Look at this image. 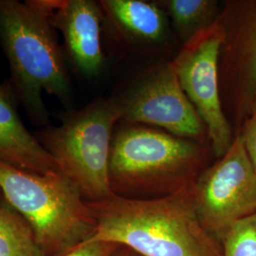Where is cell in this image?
I'll list each match as a JSON object with an SVG mask.
<instances>
[{
  "label": "cell",
  "mask_w": 256,
  "mask_h": 256,
  "mask_svg": "<svg viewBox=\"0 0 256 256\" xmlns=\"http://www.w3.org/2000/svg\"><path fill=\"white\" fill-rule=\"evenodd\" d=\"M194 186L156 198L115 194L101 202H88L95 226L86 242L116 244L140 256H222L221 244L198 218Z\"/></svg>",
  "instance_id": "obj_1"
},
{
  "label": "cell",
  "mask_w": 256,
  "mask_h": 256,
  "mask_svg": "<svg viewBox=\"0 0 256 256\" xmlns=\"http://www.w3.org/2000/svg\"><path fill=\"white\" fill-rule=\"evenodd\" d=\"M214 155L210 144L164 130L128 124L113 134L110 178L114 194L146 200L169 196L196 182Z\"/></svg>",
  "instance_id": "obj_2"
},
{
  "label": "cell",
  "mask_w": 256,
  "mask_h": 256,
  "mask_svg": "<svg viewBox=\"0 0 256 256\" xmlns=\"http://www.w3.org/2000/svg\"><path fill=\"white\" fill-rule=\"evenodd\" d=\"M54 0H0V40L12 86L36 124H48L42 92L68 100L70 81L52 22Z\"/></svg>",
  "instance_id": "obj_3"
},
{
  "label": "cell",
  "mask_w": 256,
  "mask_h": 256,
  "mask_svg": "<svg viewBox=\"0 0 256 256\" xmlns=\"http://www.w3.org/2000/svg\"><path fill=\"white\" fill-rule=\"evenodd\" d=\"M4 200L32 227L45 256H62L92 238L88 202L60 171L36 174L0 162Z\"/></svg>",
  "instance_id": "obj_4"
},
{
  "label": "cell",
  "mask_w": 256,
  "mask_h": 256,
  "mask_svg": "<svg viewBox=\"0 0 256 256\" xmlns=\"http://www.w3.org/2000/svg\"><path fill=\"white\" fill-rule=\"evenodd\" d=\"M119 120L118 101L99 100L66 115L61 126L36 134L59 171L86 202H101L115 194L110 183V158L113 130Z\"/></svg>",
  "instance_id": "obj_5"
},
{
  "label": "cell",
  "mask_w": 256,
  "mask_h": 256,
  "mask_svg": "<svg viewBox=\"0 0 256 256\" xmlns=\"http://www.w3.org/2000/svg\"><path fill=\"white\" fill-rule=\"evenodd\" d=\"M218 21L220 99L236 135L256 106V0L225 1Z\"/></svg>",
  "instance_id": "obj_6"
},
{
  "label": "cell",
  "mask_w": 256,
  "mask_h": 256,
  "mask_svg": "<svg viewBox=\"0 0 256 256\" xmlns=\"http://www.w3.org/2000/svg\"><path fill=\"white\" fill-rule=\"evenodd\" d=\"M194 189L202 227L220 243L234 224L256 214V171L239 135L196 178Z\"/></svg>",
  "instance_id": "obj_7"
},
{
  "label": "cell",
  "mask_w": 256,
  "mask_h": 256,
  "mask_svg": "<svg viewBox=\"0 0 256 256\" xmlns=\"http://www.w3.org/2000/svg\"><path fill=\"white\" fill-rule=\"evenodd\" d=\"M224 32L218 18L188 43L170 62L178 80L207 128L216 158L225 155L234 132L220 99L218 64Z\"/></svg>",
  "instance_id": "obj_8"
},
{
  "label": "cell",
  "mask_w": 256,
  "mask_h": 256,
  "mask_svg": "<svg viewBox=\"0 0 256 256\" xmlns=\"http://www.w3.org/2000/svg\"><path fill=\"white\" fill-rule=\"evenodd\" d=\"M118 104L120 120L126 124L151 126L176 137L210 144L207 128L170 62L153 68Z\"/></svg>",
  "instance_id": "obj_9"
},
{
  "label": "cell",
  "mask_w": 256,
  "mask_h": 256,
  "mask_svg": "<svg viewBox=\"0 0 256 256\" xmlns=\"http://www.w3.org/2000/svg\"><path fill=\"white\" fill-rule=\"evenodd\" d=\"M50 18L76 68L86 76L100 74L104 56L99 5L92 0H54Z\"/></svg>",
  "instance_id": "obj_10"
},
{
  "label": "cell",
  "mask_w": 256,
  "mask_h": 256,
  "mask_svg": "<svg viewBox=\"0 0 256 256\" xmlns=\"http://www.w3.org/2000/svg\"><path fill=\"white\" fill-rule=\"evenodd\" d=\"M10 82L0 84V162L36 174L59 171L54 158L19 117Z\"/></svg>",
  "instance_id": "obj_11"
},
{
  "label": "cell",
  "mask_w": 256,
  "mask_h": 256,
  "mask_svg": "<svg viewBox=\"0 0 256 256\" xmlns=\"http://www.w3.org/2000/svg\"><path fill=\"white\" fill-rule=\"evenodd\" d=\"M100 3L113 25L131 41L152 45L167 36L166 14L158 4L144 0H102Z\"/></svg>",
  "instance_id": "obj_12"
},
{
  "label": "cell",
  "mask_w": 256,
  "mask_h": 256,
  "mask_svg": "<svg viewBox=\"0 0 256 256\" xmlns=\"http://www.w3.org/2000/svg\"><path fill=\"white\" fill-rule=\"evenodd\" d=\"M158 3L167 12L183 45L210 27L221 12L216 0H164Z\"/></svg>",
  "instance_id": "obj_13"
},
{
  "label": "cell",
  "mask_w": 256,
  "mask_h": 256,
  "mask_svg": "<svg viewBox=\"0 0 256 256\" xmlns=\"http://www.w3.org/2000/svg\"><path fill=\"white\" fill-rule=\"evenodd\" d=\"M0 256H45L30 224L6 200L0 203Z\"/></svg>",
  "instance_id": "obj_14"
},
{
  "label": "cell",
  "mask_w": 256,
  "mask_h": 256,
  "mask_svg": "<svg viewBox=\"0 0 256 256\" xmlns=\"http://www.w3.org/2000/svg\"><path fill=\"white\" fill-rule=\"evenodd\" d=\"M220 244L221 256H256V212L234 224Z\"/></svg>",
  "instance_id": "obj_15"
},
{
  "label": "cell",
  "mask_w": 256,
  "mask_h": 256,
  "mask_svg": "<svg viewBox=\"0 0 256 256\" xmlns=\"http://www.w3.org/2000/svg\"><path fill=\"white\" fill-rule=\"evenodd\" d=\"M236 135L241 138L256 171V106Z\"/></svg>",
  "instance_id": "obj_16"
},
{
  "label": "cell",
  "mask_w": 256,
  "mask_h": 256,
  "mask_svg": "<svg viewBox=\"0 0 256 256\" xmlns=\"http://www.w3.org/2000/svg\"><path fill=\"white\" fill-rule=\"evenodd\" d=\"M119 245L106 242H86L62 256H111Z\"/></svg>",
  "instance_id": "obj_17"
},
{
  "label": "cell",
  "mask_w": 256,
  "mask_h": 256,
  "mask_svg": "<svg viewBox=\"0 0 256 256\" xmlns=\"http://www.w3.org/2000/svg\"><path fill=\"white\" fill-rule=\"evenodd\" d=\"M111 256H140L136 252L131 250L130 248L124 247H120Z\"/></svg>",
  "instance_id": "obj_18"
},
{
  "label": "cell",
  "mask_w": 256,
  "mask_h": 256,
  "mask_svg": "<svg viewBox=\"0 0 256 256\" xmlns=\"http://www.w3.org/2000/svg\"><path fill=\"white\" fill-rule=\"evenodd\" d=\"M4 200H4L3 194H2V192H1V189H0V203H2Z\"/></svg>",
  "instance_id": "obj_19"
}]
</instances>
